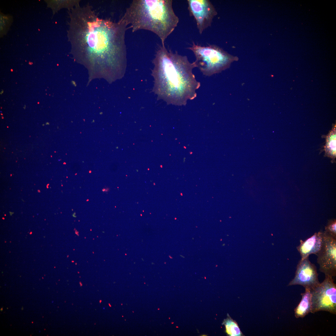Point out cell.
I'll use <instances>...</instances> for the list:
<instances>
[{"label": "cell", "mask_w": 336, "mask_h": 336, "mask_svg": "<svg viewBox=\"0 0 336 336\" xmlns=\"http://www.w3.org/2000/svg\"><path fill=\"white\" fill-rule=\"evenodd\" d=\"M152 75L154 79L153 91L159 99L168 104L185 105L189 100L197 96L201 86L193 72L194 62L187 57L168 50L165 44L159 46L152 60Z\"/></svg>", "instance_id": "7a4b0ae2"}, {"label": "cell", "mask_w": 336, "mask_h": 336, "mask_svg": "<svg viewBox=\"0 0 336 336\" xmlns=\"http://www.w3.org/2000/svg\"><path fill=\"white\" fill-rule=\"evenodd\" d=\"M318 276L316 266L309 260V257L301 259L297 264L295 276L287 286L300 285L311 289L320 283Z\"/></svg>", "instance_id": "ba28073f"}, {"label": "cell", "mask_w": 336, "mask_h": 336, "mask_svg": "<svg viewBox=\"0 0 336 336\" xmlns=\"http://www.w3.org/2000/svg\"><path fill=\"white\" fill-rule=\"evenodd\" d=\"M224 324L227 334L231 336H240L242 334L237 324L230 317L224 320Z\"/></svg>", "instance_id": "7c38bea8"}, {"label": "cell", "mask_w": 336, "mask_h": 336, "mask_svg": "<svg viewBox=\"0 0 336 336\" xmlns=\"http://www.w3.org/2000/svg\"><path fill=\"white\" fill-rule=\"evenodd\" d=\"M311 313L324 311L336 315V284L333 277L325 275L324 281L310 289Z\"/></svg>", "instance_id": "5b68a950"}, {"label": "cell", "mask_w": 336, "mask_h": 336, "mask_svg": "<svg viewBox=\"0 0 336 336\" xmlns=\"http://www.w3.org/2000/svg\"><path fill=\"white\" fill-rule=\"evenodd\" d=\"M187 49L191 51L195 56L194 62L196 68L206 77H210L227 69L232 62L239 59L214 44L202 46L193 42Z\"/></svg>", "instance_id": "277c9868"}, {"label": "cell", "mask_w": 336, "mask_h": 336, "mask_svg": "<svg viewBox=\"0 0 336 336\" xmlns=\"http://www.w3.org/2000/svg\"><path fill=\"white\" fill-rule=\"evenodd\" d=\"M336 124H333L332 129L326 135L323 136L325 138L326 142L324 147L325 156L330 158L332 162L335 161L336 156Z\"/></svg>", "instance_id": "8fae6325"}, {"label": "cell", "mask_w": 336, "mask_h": 336, "mask_svg": "<svg viewBox=\"0 0 336 336\" xmlns=\"http://www.w3.org/2000/svg\"><path fill=\"white\" fill-rule=\"evenodd\" d=\"M336 219L330 220L325 227V231L326 233L332 237L336 239Z\"/></svg>", "instance_id": "4fadbf2b"}, {"label": "cell", "mask_w": 336, "mask_h": 336, "mask_svg": "<svg viewBox=\"0 0 336 336\" xmlns=\"http://www.w3.org/2000/svg\"><path fill=\"white\" fill-rule=\"evenodd\" d=\"M172 0H133L122 17L134 32L151 31L161 39L162 45L179 21Z\"/></svg>", "instance_id": "3957f363"}, {"label": "cell", "mask_w": 336, "mask_h": 336, "mask_svg": "<svg viewBox=\"0 0 336 336\" xmlns=\"http://www.w3.org/2000/svg\"><path fill=\"white\" fill-rule=\"evenodd\" d=\"M323 232L320 231L303 241L300 240V245L296 247L301 259L312 254L316 255L320 250L323 242Z\"/></svg>", "instance_id": "9c48e42d"}, {"label": "cell", "mask_w": 336, "mask_h": 336, "mask_svg": "<svg viewBox=\"0 0 336 336\" xmlns=\"http://www.w3.org/2000/svg\"><path fill=\"white\" fill-rule=\"evenodd\" d=\"M70 14L68 34L76 60L110 80L123 76L127 62L125 34L129 28L123 19L115 22L100 18L91 6L79 4Z\"/></svg>", "instance_id": "6da1fadb"}, {"label": "cell", "mask_w": 336, "mask_h": 336, "mask_svg": "<svg viewBox=\"0 0 336 336\" xmlns=\"http://www.w3.org/2000/svg\"><path fill=\"white\" fill-rule=\"evenodd\" d=\"M188 9L190 16L195 21L200 34L211 26L212 20L217 14L212 3L209 0H188Z\"/></svg>", "instance_id": "8992f818"}, {"label": "cell", "mask_w": 336, "mask_h": 336, "mask_svg": "<svg viewBox=\"0 0 336 336\" xmlns=\"http://www.w3.org/2000/svg\"><path fill=\"white\" fill-rule=\"evenodd\" d=\"M319 270L325 275L336 276V239L323 231L321 248L316 254Z\"/></svg>", "instance_id": "52a82bcc"}, {"label": "cell", "mask_w": 336, "mask_h": 336, "mask_svg": "<svg viewBox=\"0 0 336 336\" xmlns=\"http://www.w3.org/2000/svg\"><path fill=\"white\" fill-rule=\"evenodd\" d=\"M301 300L294 309V315L296 318H303L311 313V294L310 289L305 288V291L301 294Z\"/></svg>", "instance_id": "30bf717a"}]
</instances>
